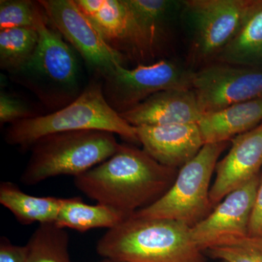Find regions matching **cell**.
I'll use <instances>...</instances> for the list:
<instances>
[{
	"label": "cell",
	"mask_w": 262,
	"mask_h": 262,
	"mask_svg": "<svg viewBox=\"0 0 262 262\" xmlns=\"http://www.w3.org/2000/svg\"><path fill=\"white\" fill-rule=\"evenodd\" d=\"M214 61L262 68V0H256L238 32Z\"/></svg>",
	"instance_id": "cell-18"
},
{
	"label": "cell",
	"mask_w": 262,
	"mask_h": 262,
	"mask_svg": "<svg viewBox=\"0 0 262 262\" xmlns=\"http://www.w3.org/2000/svg\"><path fill=\"white\" fill-rule=\"evenodd\" d=\"M262 123V98L203 115L198 122L204 144L230 141Z\"/></svg>",
	"instance_id": "cell-16"
},
{
	"label": "cell",
	"mask_w": 262,
	"mask_h": 262,
	"mask_svg": "<svg viewBox=\"0 0 262 262\" xmlns=\"http://www.w3.org/2000/svg\"><path fill=\"white\" fill-rule=\"evenodd\" d=\"M259 176L232 191L204 220L191 228L192 238L202 251L232 246L249 238V225Z\"/></svg>",
	"instance_id": "cell-10"
},
{
	"label": "cell",
	"mask_w": 262,
	"mask_h": 262,
	"mask_svg": "<svg viewBox=\"0 0 262 262\" xmlns=\"http://www.w3.org/2000/svg\"><path fill=\"white\" fill-rule=\"evenodd\" d=\"M69 246L67 229L53 223L39 225L26 245L27 262H72Z\"/></svg>",
	"instance_id": "cell-21"
},
{
	"label": "cell",
	"mask_w": 262,
	"mask_h": 262,
	"mask_svg": "<svg viewBox=\"0 0 262 262\" xmlns=\"http://www.w3.org/2000/svg\"><path fill=\"white\" fill-rule=\"evenodd\" d=\"M96 252L122 262H206L189 226L134 215L108 229L98 239Z\"/></svg>",
	"instance_id": "cell-2"
},
{
	"label": "cell",
	"mask_w": 262,
	"mask_h": 262,
	"mask_svg": "<svg viewBox=\"0 0 262 262\" xmlns=\"http://www.w3.org/2000/svg\"><path fill=\"white\" fill-rule=\"evenodd\" d=\"M125 215L110 207L86 204L80 198H64L55 225L63 229L78 232L90 229H110L126 220Z\"/></svg>",
	"instance_id": "cell-20"
},
{
	"label": "cell",
	"mask_w": 262,
	"mask_h": 262,
	"mask_svg": "<svg viewBox=\"0 0 262 262\" xmlns=\"http://www.w3.org/2000/svg\"><path fill=\"white\" fill-rule=\"evenodd\" d=\"M135 127L143 149L168 168H182L205 144L198 123Z\"/></svg>",
	"instance_id": "cell-13"
},
{
	"label": "cell",
	"mask_w": 262,
	"mask_h": 262,
	"mask_svg": "<svg viewBox=\"0 0 262 262\" xmlns=\"http://www.w3.org/2000/svg\"><path fill=\"white\" fill-rule=\"evenodd\" d=\"M178 169L164 166L144 149L120 144L107 160L74 178L90 199L129 218L150 206L170 189Z\"/></svg>",
	"instance_id": "cell-1"
},
{
	"label": "cell",
	"mask_w": 262,
	"mask_h": 262,
	"mask_svg": "<svg viewBox=\"0 0 262 262\" xmlns=\"http://www.w3.org/2000/svg\"><path fill=\"white\" fill-rule=\"evenodd\" d=\"M211 257L226 262H262V245L249 237L237 245L220 246L208 250Z\"/></svg>",
	"instance_id": "cell-24"
},
{
	"label": "cell",
	"mask_w": 262,
	"mask_h": 262,
	"mask_svg": "<svg viewBox=\"0 0 262 262\" xmlns=\"http://www.w3.org/2000/svg\"><path fill=\"white\" fill-rule=\"evenodd\" d=\"M64 198L30 195L10 182L0 184V203L24 225L55 224Z\"/></svg>",
	"instance_id": "cell-19"
},
{
	"label": "cell",
	"mask_w": 262,
	"mask_h": 262,
	"mask_svg": "<svg viewBox=\"0 0 262 262\" xmlns=\"http://www.w3.org/2000/svg\"><path fill=\"white\" fill-rule=\"evenodd\" d=\"M256 239H257V241H258V242H259L260 244H261L262 245V236H261V237H258V238H256Z\"/></svg>",
	"instance_id": "cell-29"
},
{
	"label": "cell",
	"mask_w": 262,
	"mask_h": 262,
	"mask_svg": "<svg viewBox=\"0 0 262 262\" xmlns=\"http://www.w3.org/2000/svg\"><path fill=\"white\" fill-rule=\"evenodd\" d=\"M50 23L103 77L124 67L122 53L108 46L75 0H40Z\"/></svg>",
	"instance_id": "cell-9"
},
{
	"label": "cell",
	"mask_w": 262,
	"mask_h": 262,
	"mask_svg": "<svg viewBox=\"0 0 262 262\" xmlns=\"http://www.w3.org/2000/svg\"><path fill=\"white\" fill-rule=\"evenodd\" d=\"M230 141L229 152L215 167L210 191L213 208L229 193L258 177L262 167V123Z\"/></svg>",
	"instance_id": "cell-11"
},
{
	"label": "cell",
	"mask_w": 262,
	"mask_h": 262,
	"mask_svg": "<svg viewBox=\"0 0 262 262\" xmlns=\"http://www.w3.org/2000/svg\"><path fill=\"white\" fill-rule=\"evenodd\" d=\"M115 134L77 130L52 134L36 141L20 182L34 186L58 176L74 178L113 156L120 147Z\"/></svg>",
	"instance_id": "cell-4"
},
{
	"label": "cell",
	"mask_w": 262,
	"mask_h": 262,
	"mask_svg": "<svg viewBox=\"0 0 262 262\" xmlns=\"http://www.w3.org/2000/svg\"><path fill=\"white\" fill-rule=\"evenodd\" d=\"M193 74L169 60L132 70L119 67L105 76L103 94L112 108L119 114L125 113L162 91L192 89Z\"/></svg>",
	"instance_id": "cell-7"
},
{
	"label": "cell",
	"mask_w": 262,
	"mask_h": 262,
	"mask_svg": "<svg viewBox=\"0 0 262 262\" xmlns=\"http://www.w3.org/2000/svg\"><path fill=\"white\" fill-rule=\"evenodd\" d=\"M222 262H226V261H222Z\"/></svg>",
	"instance_id": "cell-30"
},
{
	"label": "cell",
	"mask_w": 262,
	"mask_h": 262,
	"mask_svg": "<svg viewBox=\"0 0 262 262\" xmlns=\"http://www.w3.org/2000/svg\"><path fill=\"white\" fill-rule=\"evenodd\" d=\"M77 130L106 131L140 144L136 127L108 104L102 85L97 82L89 84L72 102L55 113L11 124L5 140L10 145L27 149L45 136Z\"/></svg>",
	"instance_id": "cell-3"
},
{
	"label": "cell",
	"mask_w": 262,
	"mask_h": 262,
	"mask_svg": "<svg viewBox=\"0 0 262 262\" xmlns=\"http://www.w3.org/2000/svg\"><path fill=\"white\" fill-rule=\"evenodd\" d=\"M38 32L32 27L0 31V67L10 72H20L28 63L38 44Z\"/></svg>",
	"instance_id": "cell-22"
},
{
	"label": "cell",
	"mask_w": 262,
	"mask_h": 262,
	"mask_svg": "<svg viewBox=\"0 0 262 262\" xmlns=\"http://www.w3.org/2000/svg\"><path fill=\"white\" fill-rule=\"evenodd\" d=\"M229 142L204 144L180 168L171 187L160 199L132 215L177 221L191 228L204 220L213 208L210 200L212 176Z\"/></svg>",
	"instance_id": "cell-5"
},
{
	"label": "cell",
	"mask_w": 262,
	"mask_h": 262,
	"mask_svg": "<svg viewBox=\"0 0 262 262\" xmlns=\"http://www.w3.org/2000/svg\"><path fill=\"white\" fill-rule=\"evenodd\" d=\"M256 0L182 2L191 28L190 54L194 63H208L233 39Z\"/></svg>",
	"instance_id": "cell-6"
},
{
	"label": "cell",
	"mask_w": 262,
	"mask_h": 262,
	"mask_svg": "<svg viewBox=\"0 0 262 262\" xmlns=\"http://www.w3.org/2000/svg\"><path fill=\"white\" fill-rule=\"evenodd\" d=\"M40 7L35 26L39 36L37 48L30 61L20 72L29 71L51 83L73 87L78 74L75 54L61 34L54 27H49L48 17Z\"/></svg>",
	"instance_id": "cell-12"
},
{
	"label": "cell",
	"mask_w": 262,
	"mask_h": 262,
	"mask_svg": "<svg viewBox=\"0 0 262 262\" xmlns=\"http://www.w3.org/2000/svg\"><path fill=\"white\" fill-rule=\"evenodd\" d=\"M192 89L202 115L262 98V68L210 63L194 72Z\"/></svg>",
	"instance_id": "cell-8"
},
{
	"label": "cell",
	"mask_w": 262,
	"mask_h": 262,
	"mask_svg": "<svg viewBox=\"0 0 262 262\" xmlns=\"http://www.w3.org/2000/svg\"><path fill=\"white\" fill-rule=\"evenodd\" d=\"M39 4L29 0H1L0 31L19 27L35 28L41 8Z\"/></svg>",
	"instance_id": "cell-23"
},
{
	"label": "cell",
	"mask_w": 262,
	"mask_h": 262,
	"mask_svg": "<svg viewBox=\"0 0 262 262\" xmlns=\"http://www.w3.org/2000/svg\"><path fill=\"white\" fill-rule=\"evenodd\" d=\"M151 58L161 53L170 37V24L180 2L168 0H126Z\"/></svg>",
	"instance_id": "cell-17"
},
{
	"label": "cell",
	"mask_w": 262,
	"mask_h": 262,
	"mask_svg": "<svg viewBox=\"0 0 262 262\" xmlns=\"http://www.w3.org/2000/svg\"><path fill=\"white\" fill-rule=\"evenodd\" d=\"M36 117L30 108L18 98L1 91L0 94V122L13 124L25 119Z\"/></svg>",
	"instance_id": "cell-25"
},
{
	"label": "cell",
	"mask_w": 262,
	"mask_h": 262,
	"mask_svg": "<svg viewBox=\"0 0 262 262\" xmlns=\"http://www.w3.org/2000/svg\"><path fill=\"white\" fill-rule=\"evenodd\" d=\"M86 15L114 49L139 59L151 58L126 0H101L98 9Z\"/></svg>",
	"instance_id": "cell-15"
},
{
	"label": "cell",
	"mask_w": 262,
	"mask_h": 262,
	"mask_svg": "<svg viewBox=\"0 0 262 262\" xmlns=\"http://www.w3.org/2000/svg\"><path fill=\"white\" fill-rule=\"evenodd\" d=\"M98 262H122V261H114V260L106 259V258H103V259L101 260V261H98Z\"/></svg>",
	"instance_id": "cell-28"
},
{
	"label": "cell",
	"mask_w": 262,
	"mask_h": 262,
	"mask_svg": "<svg viewBox=\"0 0 262 262\" xmlns=\"http://www.w3.org/2000/svg\"><path fill=\"white\" fill-rule=\"evenodd\" d=\"M262 236V177L256 192L254 206L249 225V237L258 238Z\"/></svg>",
	"instance_id": "cell-27"
},
{
	"label": "cell",
	"mask_w": 262,
	"mask_h": 262,
	"mask_svg": "<svg viewBox=\"0 0 262 262\" xmlns=\"http://www.w3.org/2000/svg\"><path fill=\"white\" fill-rule=\"evenodd\" d=\"M27 246H15L6 237H1L0 262H27Z\"/></svg>",
	"instance_id": "cell-26"
},
{
	"label": "cell",
	"mask_w": 262,
	"mask_h": 262,
	"mask_svg": "<svg viewBox=\"0 0 262 262\" xmlns=\"http://www.w3.org/2000/svg\"><path fill=\"white\" fill-rule=\"evenodd\" d=\"M120 115L134 127L198 123L203 117L192 89L162 91Z\"/></svg>",
	"instance_id": "cell-14"
}]
</instances>
